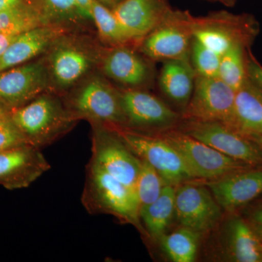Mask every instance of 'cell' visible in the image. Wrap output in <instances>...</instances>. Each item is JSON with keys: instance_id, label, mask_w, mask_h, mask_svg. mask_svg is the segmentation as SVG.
<instances>
[{"instance_id": "1", "label": "cell", "mask_w": 262, "mask_h": 262, "mask_svg": "<svg viewBox=\"0 0 262 262\" xmlns=\"http://www.w3.org/2000/svg\"><path fill=\"white\" fill-rule=\"evenodd\" d=\"M9 115L29 145L39 149L70 132L78 120L58 98L46 93L11 110Z\"/></svg>"}, {"instance_id": "2", "label": "cell", "mask_w": 262, "mask_h": 262, "mask_svg": "<svg viewBox=\"0 0 262 262\" xmlns=\"http://www.w3.org/2000/svg\"><path fill=\"white\" fill-rule=\"evenodd\" d=\"M81 201L91 214L113 215L144 232L135 191L91 161L88 165Z\"/></svg>"}, {"instance_id": "3", "label": "cell", "mask_w": 262, "mask_h": 262, "mask_svg": "<svg viewBox=\"0 0 262 262\" xmlns=\"http://www.w3.org/2000/svg\"><path fill=\"white\" fill-rule=\"evenodd\" d=\"M113 128L139 159L157 170L165 184L178 186L193 179L178 151L161 136L146 135L127 127Z\"/></svg>"}, {"instance_id": "4", "label": "cell", "mask_w": 262, "mask_h": 262, "mask_svg": "<svg viewBox=\"0 0 262 262\" xmlns=\"http://www.w3.org/2000/svg\"><path fill=\"white\" fill-rule=\"evenodd\" d=\"M65 105L78 120L85 119L91 124L126 127L120 92L100 77L88 80Z\"/></svg>"}, {"instance_id": "5", "label": "cell", "mask_w": 262, "mask_h": 262, "mask_svg": "<svg viewBox=\"0 0 262 262\" xmlns=\"http://www.w3.org/2000/svg\"><path fill=\"white\" fill-rule=\"evenodd\" d=\"M178 151L193 179H216L253 168L229 158L184 131H169L161 136Z\"/></svg>"}, {"instance_id": "6", "label": "cell", "mask_w": 262, "mask_h": 262, "mask_svg": "<svg viewBox=\"0 0 262 262\" xmlns=\"http://www.w3.org/2000/svg\"><path fill=\"white\" fill-rule=\"evenodd\" d=\"M91 125V161L134 190L141 160L129 149L113 127L99 123Z\"/></svg>"}, {"instance_id": "7", "label": "cell", "mask_w": 262, "mask_h": 262, "mask_svg": "<svg viewBox=\"0 0 262 262\" xmlns=\"http://www.w3.org/2000/svg\"><path fill=\"white\" fill-rule=\"evenodd\" d=\"M235 91L219 77L196 76L184 117L189 120L220 122L228 125L233 113Z\"/></svg>"}, {"instance_id": "8", "label": "cell", "mask_w": 262, "mask_h": 262, "mask_svg": "<svg viewBox=\"0 0 262 262\" xmlns=\"http://www.w3.org/2000/svg\"><path fill=\"white\" fill-rule=\"evenodd\" d=\"M184 132L229 158L252 167L262 166L259 146L223 122L189 120Z\"/></svg>"}, {"instance_id": "9", "label": "cell", "mask_w": 262, "mask_h": 262, "mask_svg": "<svg viewBox=\"0 0 262 262\" xmlns=\"http://www.w3.org/2000/svg\"><path fill=\"white\" fill-rule=\"evenodd\" d=\"M187 182L176 187L175 215L182 227L203 234L218 223L222 207L209 188Z\"/></svg>"}, {"instance_id": "10", "label": "cell", "mask_w": 262, "mask_h": 262, "mask_svg": "<svg viewBox=\"0 0 262 262\" xmlns=\"http://www.w3.org/2000/svg\"><path fill=\"white\" fill-rule=\"evenodd\" d=\"M51 77L47 66L32 62L17 66L0 73V101L9 111L46 93Z\"/></svg>"}, {"instance_id": "11", "label": "cell", "mask_w": 262, "mask_h": 262, "mask_svg": "<svg viewBox=\"0 0 262 262\" xmlns=\"http://www.w3.org/2000/svg\"><path fill=\"white\" fill-rule=\"evenodd\" d=\"M51 168L40 149L35 146L0 151V184L8 189L28 187Z\"/></svg>"}, {"instance_id": "12", "label": "cell", "mask_w": 262, "mask_h": 262, "mask_svg": "<svg viewBox=\"0 0 262 262\" xmlns=\"http://www.w3.org/2000/svg\"><path fill=\"white\" fill-rule=\"evenodd\" d=\"M120 99L126 118V127L137 129L162 128L178 120L179 115L159 98L138 91H120Z\"/></svg>"}, {"instance_id": "13", "label": "cell", "mask_w": 262, "mask_h": 262, "mask_svg": "<svg viewBox=\"0 0 262 262\" xmlns=\"http://www.w3.org/2000/svg\"><path fill=\"white\" fill-rule=\"evenodd\" d=\"M224 209L233 211L262 194V168H248L213 179L206 184Z\"/></svg>"}, {"instance_id": "14", "label": "cell", "mask_w": 262, "mask_h": 262, "mask_svg": "<svg viewBox=\"0 0 262 262\" xmlns=\"http://www.w3.org/2000/svg\"><path fill=\"white\" fill-rule=\"evenodd\" d=\"M61 37L58 39L59 43L57 39L53 45L48 68L51 80L57 87L66 89L89 72L94 59L91 53L80 45L61 40Z\"/></svg>"}, {"instance_id": "15", "label": "cell", "mask_w": 262, "mask_h": 262, "mask_svg": "<svg viewBox=\"0 0 262 262\" xmlns=\"http://www.w3.org/2000/svg\"><path fill=\"white\" fill-rule=\"evenodd\" d=\"M65 32L61 25L48 24L19 34L0 58V73L24 64L46 51Z\"/></svg>"}, {"instance_id": "16", "label": "cell", "mask_w": 262, "mask_h": 262, "mask_svg": "<svg viewBox=\"0 0 262 262\" xmlns=\"http://www.w3.org/2000/svg\"><path fill=\"white\" fill-rule=\"evenodd\" d=\"M113 12L131 39L148 35L165 18L158 0H125Z\"/></svg>"}, {"instance_id": "17", "label": "cell", "mask_w": 262, "mask_h": 262, "mask_svg": "<svg viewBox=\"0 0 262 262\" xmlns=\"http://www.w3.org/2000/svg\"><path fill=\"white\" fill-rule=\"evenodd\" d=\"M228 126L248 138L262 136V91L249 77L235 91Z\"/></svg>"}, {"instance_id": "18", "label": "cell", "mask_w": 262, "mask_h": 262, "mask_svg": "<svg viewBox=\"0 0 262 262\" xmlns=\"http://www.w3.org/2000/svg\"><path fill=\"white\" fill-rule=\"evenodd\" d=\"M190 36L187 29L165 21L148 34L142 50L153 59L173 60L187 58Z\"/></svg>"}, {"instance_id": "19", "label": "cell", "mask_w": 262, "mask_h": 262, "mask_svg": "<svg viewBox=\"0 0 262 262\" xmlns=\"http://www.w3.org/2000/svg\"><path fill=\"white\" fill-rule=\"evenodd\" d=\"M102 67L110 78L130 87L140 85L149 73L145 62L134 51L122 46H117L104 57Z\"/></svg>"}, {"instance_id": "20", "label": "cell", "mask_w": 262, "mask_h": 262, "mask_svg": "<svg viewBox=\"0 0 262 262\" xmlns=\"http://www.w3.org/2000/svg\"><path fill=\"white\" fill-rule=\"evenodd\" d=\"M226 251L229 259L236 262H261V244L250 225L241 217L229 222Z\"/></svg>"}, {"instance_id": "21", "label": "cell", "mask_w": 262, "mask_h": 262, "mask_svg": "<svg viewBox=\"0 0 262 262\" xmlns=\"http://www.w3.org/2000/svg\"><path fill=\"white\" fill-rule=\"evenodd\" d=\"M196 75L187 58L168 60L160 76L164 94L176 102L187 105L195 82Z\"/></svg>"}, {"instance_id": "22", "label": "cell", "mask_w": 262, "mask_h": 262, "mask_svg": "<svg viewBox=\"0 0 262 262\" xmlns=\"http://www.w3.org/2000/svg\"><path fill=\"white\" fill-rule=\"evenodd\" d=\"M176 187L166 184L159 198L140 213L146 232L153 239H160L166 234L175 215Z\"/></svg>"}, {"instance_id": "23", "label": "cell", "mask_w": 262, "mask_h": 262, "mask_svg": "<svg viewBox=\"0 0 262 262\" xmlns=\"http://www.w3.org/2000/svg\"><path fill=\"white\" fill-rule=\"evenodd\" d=\"M50 24L44 15L23 3L17 6L0 10V32L22 34Z\"/></svg>"}, {"instance_id": "24", "label": "cell", "mask_w": 262, "mask_h": 262, "mask_svg": "<svg viewBox=\"0 0 262 262\" xmlns=\"http://www.w3.org/2000/svg\"><path fill=\"white\" fill-rule=\"evenodd\" d=\"M201 234L181 227L173 232L165 234L159 239L164 252L174 262H192L195 260Z\"/></svg>"}, {"instance_id": "25", "label": "cell", "mask_w": 262, "mask_h": 262, "mask_svg": "<svg viewBox=\"0 0 262 262\" xmlns=\"http://www.w3.org/2000/svg\"><path fill=\"white\" fill-rule=\"evenodd\" d=\"M245 48L244 45H235L221 56L218 77L235 91L248 77Z\"/></svg>"}, {"instance_id": "26", "label": "cell", "mask_w": 262, "mask_h": 262, "mask_svg": "<svg viewBox=\"0 0 262 262\" xmlns=\"http://www.w3.org/2000/svg\"><path fill=\"white\" fill-rule=\"evenodd\" d=\"M93 20L100 37L105 42L117 47L132 40L119 23L113 12L96 0H94L93 6Z\"/></svg>"}, {"instance_id": "27", "label": "cell", "mask_w": 262, "mask_h": 262, "mask_svg": "<svg viewBox=\"0 0 262 262\" xmlns=\"http://www.w3.org/2000/svg\"><path fill=\"white\" fill-rule=\"evenodd\" d=\"M165 185L157 170L149 163L141 160L140 171L134 189L140 213L159 198Z\"/></svg>"}, {"instance_id": "28", "label": "cell", "mask_w": 262, "mask_h": 262, "mask_svg": "<svg viewBox=\"0 0 262 262\" xmlns=\"http://www.w3.org/2000/svg\"><path fill=\"white\" fill-rule=\"evenodd\" d=\"M192 49V60L198 75L218 77L221 56L200 44L194 39Z\"/></svg>"}, {"instance_id": "29", "label": "cell", "mask_w": 262, "mask_h": 262, "mask_svg": "<svg viewBox=\"0 0 262 262\" xmlns=\"http://www.w3.org/2000/svg\"><path fill=\"white\" fill-rule=\"evenodd\" d=\"M29 145L20 130L11 120L10 115L0 118V151L19 146Z\"/></svg>"}, {"instance_id": "30", "label": "cell", "mask_w": 262, "mask_h": 262, "mask_svg": "<svg viewBox=\"0 0 262 262\" xmlns=\"http://www.w3.org/2000/svg\"><path fill=\"white\" fill-rule=\"evenodd\" d=\"M46 2L52 13L58 19L71 20L79 16L75 0H46Z\"/></svg>"}, {"instance_id": "31", "label": "cell", "mask_w": 262, "mask_h": 262, "mask_svg": "<svg viewBox=\"0 0 262 262\" xmlns=\"http://www.w3.org/2000/svg\"><path fill=\"white\" fill-rule=\"evenodd\" d=\"M247 73L249 78L262 91V66L251 53L247 58Z\"/></svg>"}, {"instance_id": "32", "label": "cell", "mask_w": 262, "mask_h": 262, "mask_svg": "<svg viewBox=\"0 0 262 262\" xmlns=\"http://www.w3.org/2000/svg\"><path fill=\"white\" fill-rule=\"evenodd\" d=\"M94 0H75L77 13L80 18L93 20Z\"/></svg>"}, {"instance_id": "33", "label": "cell", "mask_w": 262, "mask_h": 262, "mask_svg": "<svg viewBox=\"0 0 262 262\" xmlns=\"http://www.w3.org/2000/svg\"><path fill=\"white\" fill-rule=\"evenodd\" d=\"M15 34H8V33L0 32V58L3 56L5 52L9 47L10 45L18 37Z\"/></svg>"}, {"instance_id": "34", "label": "cell", "mask_w": 262, "mask_h": 262, "mask_svg": "<svg viewBox=\"0 0 262 262\" xmlns=\"http://www.w3.org/2000/svg\"><path fill=\"white\" fill-rule=\"evenodd\" d=\"M24 3V0H0V10L8 9Z\"/></svg>"}, {"instance_id": "35", "label": "cell", "mask_w": 262, "mask_h": 262, "mask_svg": "<svg viewBox=\"0 0 262 262\" xmlns=\"http://www.w3.org/2000/svg\"><path fill=\"white\" fill-rule=\"evenodd\" d=\"M251 222L262 225V206L258 207L251 214Z\"/></svg>"}, {"instance_id": "36", "label": "cell", "mask_w": 262, "mask_h": 262, "mask_svg": "<svg viewBox=\"0 0 262 262\" xmlns=\"http://www.w3.org/2000/svg\"><path fill=\"white\" fill-rule=\"evenodd\" d=\"M249 223L251 227H252L253 231H254L255 233H256V236H257L258 238L262 243V225L253 222H250Z\"/></svg>"}, {"instance_id": "37", "label": "cell", "mask_w": 262, "mask_h": 262, "mask_svg": "<svg viewBox=\"0 0 262 262\" xmlns=\"http://www.w3.org/2000/svg\"><path fill=\"white\" fill-rule=\"evenodd\" d=\"M10 111L8 110L4 104H3V102L0 101V118L1 117L7 116V115H9Z\"/></svg>"}, {"instance_id": "38", "label": "cell", "mask_w": 262, "mask_h": 262, "mask_svg": "<svg viewBox=\"0 0 262 262\" xmlns=\"http://www.w3.org/2000/svg\"><path fill=\"white\" fill-rule=\"evenodd\" d=\"M250 139H252L259 146L262 151V136H253V137L250 138Z\"/></svg>"}, {"instance_id": "39", "label": "cell", "mask_w": 262, "mask_h": 262, "mask_svg": "<svg viewBox=\"0 0 262 262\" xmlns=\"http://www.w3.org/2000/svg\"><path fill=\"white\" fill-rule=\"evenodd\" d=\"M103 2H104V3H110V2L112 1V0H102Z\"/></svg>"}, {"instance_id": "40", "label": "cell", "mask_w": 262, "mask_h": 262, "mask_svg": "<svg viewBox=\"0 0 262 262\" xmlns=\"http://www.w3.org/2000/svg\"><path fill=\"white\" fill-rule=\"evenodd\" d=\"M261 262H262V244H261Z\"/></svg>"}]
</instances>
